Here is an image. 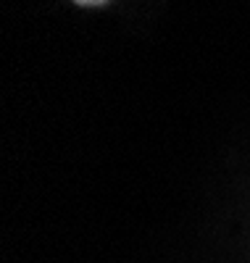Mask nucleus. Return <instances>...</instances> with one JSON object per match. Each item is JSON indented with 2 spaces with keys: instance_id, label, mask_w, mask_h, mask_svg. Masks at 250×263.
Wrapping results in <instances>:
<instances>
[{
  "instance_id": "obj_1",
  "label": "nucleus",
  "mask_w": 250,
  "mask_h": 263,
  "mask_svg": "<svg viewBox=\"0 0 250 263\" xmlns=\"http://www.w3.org/2000/svg\"><path fill=\"white\" fill-rule=\"evenodd\" d=\"M111 0H74V6H82V8H100V6H108Z\"/></svg>"
}]
</instances>
